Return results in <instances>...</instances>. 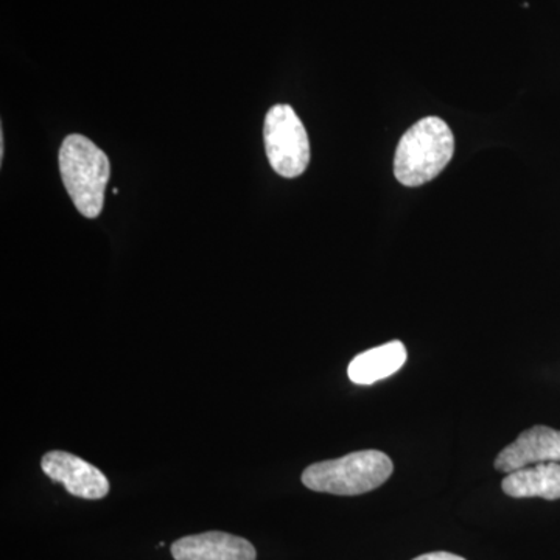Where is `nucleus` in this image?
Here are the masks:
<instances>
[{"label": "nucleus", "mask_w": 560, "mask_h": 560, "mask_svg": "<svg viewBox=\"0 0 560 560\" xmlns=\"http://www.w3.org/2000/svg\"><path fill=\"white\" fill-rule=\"evenodd\" d=\"M453 153L455 138L451 127L440 117H425L401 136L394 173L404 186H423L447 167Z\"/></svg>", "instance_id": "1"}, {"label": "nucleus", "mask_w": 560, "mask_h": 560, "mask_svg": "<svg viewBox=\"0 0 560 560\" xmlns=\"http://www.w3.org/2000/svg\"><path fill=\"white\" fill-rule=\"evenodd\" d=\"M60 172L77 210L86 219H97L110 175L108 156L86 136L70 135L60 149Z\"/></svg>", "instance_id": "2"}, {"label": "nucleus", "mask_w": 560, "mask_h": 560, "mask_svg": "<svg viewBox=\"0 0 560 560\" xmlns=\"http://www.w3.org/2000/svg\"><path fill=\"white\" fill-rule=\"evenodd\" d=\"M393 470V460L386 453L361 451L312 464L302 474V482L315 492L353 497L381 488L389 480Z\"/></svg>", "instance_id": "3"}, {"label": "nucleus", "mask_w": 560, "mask_h": 560, "mask_svg": "<svg viewBox=\"0 0 560 560\" xmlns=\"http://www.w3.org/2000/svg\"><path fill=\"white\" fill-rule=\"evenodd\" d=\"M265 151L272 171L298 178L311 162V142L298 114L289 105L272 106L265 117Z\"/></svg>", "instance_id": "4"}, {"label": "nucleus", "mask_w": 560, "mask_h": 560, "mask_svg": "<svg viewBox=\"0 0 560 560\" xmlns=\"http://www.w3.org/2000/svg\"><path fill=\"white\" fill-rule=\"evenodd\" d=\"M44 474L51 481L61 482L73 497L102 500L109 493V481L97 467L72 453L55 451L40 460Z\"/></svg>", "instance_id": "5"}, {"label": "nucleus", "mask_w": 560, "mask_h": 560, "mask_svg": "<svg viewBox=\"0 0 560 560\" xmlns=\"http://www.w3.org/2000/svg\"><path fill=\"white\" fill-rule=\"evenodd\" d=\"M544 463H560V431L536 425L523 431L497 456L495 467L504 474Z\"/></svg>", "instance_id": "6"}, {"label": "nucleus", "mask_w": 560, "mask_h": 560, "mask_svg": "<svg viewBox=\"0 0 560 560\" xmlns=\"http://www.w3.org/2000/svg\"><path fill=\"white\" fill-rule=\"evenodd\" d=\"M172 556L175 560H256L257 551L243 537L210 530L176 540Z\"/></svg>", "instance_id": "7"}, {"label": "nucleus", "mask_w": 560, "mask_h": 560, "mask_svg": "<svg viewBox=\"0 0 560 560\" xmlns=\"http://www.w3.org/2000/svg\"><path fill=\"white\" fill-rule=\"evenodd\" d=\"M408 352L401 341H390L366 350L350 361V382L360 386H371L396 374L407 363Z\"/></svg>", "instance_id": "8"}, {"label": "nucleus", "mask_w": 560, "mask_h": 560, "mask_svg": "<svg viewBox=\"0 0 560 560\" xmlns=\"http://www.w3.org/2000/svg\"><path fill=\"white\" fill-rule=\"evenodd\" d=\"M501 488L512 499L560 500V464L544 463L508 474Z\"/></svg>", "instance_id": "9"}, {"label": "nucleus", "mask_w": 560, "mask_h": 560, "mask_svg": "<svg viewBox=\"0 0 560 560\" xmlns=\"http://www.w3.org/2000/svg\"><path fill=\"white\" fill-rule=\"evenodd\" d=\"M412 560H466L460 556L452 555V552L438 551L429 552V555L419 556V558Z\"/></svg>", "instance_id": "10"}, {"label": "nucleus", "mask_w": 560, "mask_h": 560, "mask_svg": "<svg viewBox=\"0 0 560 560\" xmlns=\"http://www.w3.org/2000/svg\"><path fill=\"white\" fill-rule=\"evenodd\" d=\"M5 153V143H3V131H0V160H3Z\"/></svg>", "instance_id": "11"}]
</instances>
